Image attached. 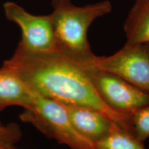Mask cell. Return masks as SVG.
<instances>
[{
  "mask_svg": "<svg viewBox=\"0 0 149 149\" xmlns=\"http://www.w3.org/2000/svg\"><path fill=\"white\" fill-rule=\"evenodd\" d=\"M93 64L116 74L149 94L148 44H126L109 57L95 56Z\"/></svg>",
  "mask_w": 149,
  "mask_h": 149,
  "instance_id": "5",
  "label": "cell"
},
{
  "mask_svg": "<svg viewBox=\"0 0 149 149\" xmlns=\"http://www.w3.org/2000/svg\"><path fill=\"white\" fill-rule=\"evenodd\" d=\"M83 63L57 49L32 52L19 45L12 57L3 63L32 92L64 105L91 108L123 125L124 117L104 103L93 86Z\"/></svg>",
  "mask_w": 149,
  "mask_h": 149,
  "instance_id": "1",
  "label": "cell"
},
{
  "mask_svg": "<svg viewBox=\"0 0 149 149\" xmlns=\"http://www.w3.org/2000/svg\"><path fill=\"white\" fill-rule=\"evenodd\" d=\"M15 149H16V148H15Z\"/></svg>",
  "mask_w": 149,
  "mask_h": 149,
  "instance_id": "14",
  "label": "cell"
},
{
  "mask_svg": "<svg viewBox=\"0 0 149 149\" xmlns=\"http://www.w3.org/2000/svg\"><path fill=\"white\" fill-rule=\"evenodd\" d=\"M64 106L77 131L94 146L97 141L120 126L107 115L97 110L80 106Z\"/></svg>",
  "mask_w": 149,
  "mask_h": 149,
  "instance_id": "7",
  "label": "cell"
},
{
  "mask_svg": "<svg viewBox=\"0 0 149 149\" xmlns=\"http://www.w3.org/2000/svg\"><path fill=\"white\" fill-rule=\"evenodd\" d=\"M95 149H145L144 142L135 138L121 126L95 144Z\"/></svg>",
  "mask_w": 149,
  "mask_h": 149,
  "instance_id": "10",
  "label": "cell"
},
{
  "mask_svg": "<svg viewBox=\"0 0 149 149\" xmlns=\"http://www.w3.org/2000/svg\"><path fill=\"white\" fill-rule=\"evenodd\" d=\"M52 6L51 16L57 47L80 62L93 63L96 55L91 50L88 30L96 19L111 12V2L77 6L70 0H52Z\"/></svg>",
  "mask_w": 149,
  "mask_h": 149,
  "instance_id": "2",
  "label": "cell"
},
{
  "mask_svg": "<svg viewBox=\"0 0 149 149\" xmlns=\"http://www.w3.org/2000/svg\"><path fill=\"white\" fill-rule=\"evenodd\" d=\"M126 44H149V0H136L124 26Z\"/></svg>",
  "mask_w": 149,
  "mask_h": 149,
  "instance_id": "9",
  "label": "cell"
},
{
  "mask_svg": "<svg viewBox=\"0 0 149 149\" xmlns=\"http://www.w3.org/2000/svg\"><path fill=\"white\" fill-rule=\"evenodd\" d=\"M5 15L17 24L22 31L19 45L32 52H48L58 48L51 15H35L19 5L7 2L3 5Z\"/></svg>",
  "mask_w": 149,
  "mask_h": 149,
  "instance_id": "6",
  "label": "cell"
},
{
  "mask_svg": "<svg viewBox=\"0 0 149 149\" xmlns=\"http://www.w3.org/2000/svg\"><path fill=\"white\" fill-rule=\"evenodd\" d=\"M19 118L46 137L72 149H95L94 145L84 138L72 125L64 104L52 99L33 93L32 102L24 109Z\"/></svg>",
  "mask_w": 149,
  "mask_h": 149,
  "instance_id": "3",
  "label": "cell"
},
{
  "mask_svg": "<svg viewBox=\"0 0 149 149\" xmlns=\"http://www.w3.org/2000/svg\"><path fill=\"white\" fill-rule=\"evenodd\" d=\"M33 93L15 74L3 66L0 68V111L10 106L27 108Z\"/></svg>",
  "mask_w": 149,
  "mask_h": 149,
  "instance_id": "8",
  "label": "cell"
},
{
  "mask_svg": "<svg viewBox=\"0 0 149 149\" xmlns=\"http://www.w3.org/2000/svg\"><path fill=\"white\" fill-rule=\"evenodd\" d=\"M93 86L104 103L117 114L126 116L149 105V94L111 72L86 66Z\"/></svg>",
  "mask_w": 149,
  "mask_h": 149,
  "instance_id": "4",
  "label": "cell"
},
{
  "mask_svg": "<svg viewBox=\"0 0 149 149\" xmlns=\"http://www.w3.org/2000/svg\"><path fill=\"white\" fill-rule=\"evenodd\" d=\"M0 124H1V122H0Z\"/></svg>",
  "mask_w": 149,
  "mask_h": 149,
  "instance_id": "13",
  "label": "cell"
},
{
  "mask_svg": "<svg viewBox=\"0 0 149 149\" xmlns=\"http://www.w3.org/2000/svg\"><path fill=\"white\" fill-rule=\"evenodd\" d=\"M22 137L19 126L15 123L6 126L0 124V149H15V145Z\"/></svg>",
  "mask_w": 149,
  "mask_h": 149,
  "instance_id": "12",
  "label": "cell"
},
{
  "mask_svg": "<svg viewBox=\"0 0 149 149\" xmlns=\"http://www.w3.org/2000/svg\"><path fill=\"white\" fill-rule=\"evenodd\" d=\"M122 128L138 140L144 142L149 137V105L126 115Z\"/></svg>",
  "mask_w": 149,
  "mask_h": 149,
  "instance_id": "11",
  "label": "cell"
}]
</instances>
